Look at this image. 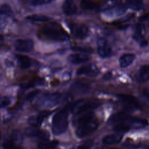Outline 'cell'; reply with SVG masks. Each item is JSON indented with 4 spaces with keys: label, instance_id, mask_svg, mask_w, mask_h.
Returning a JSON list of instances; mask_svg holds the SVG:
<instances>
[{
    "label": "cell",
    "instance_id": "6da1fadb",
    "mask_svg": "<svg viewBox=\"0 0 149 149\" xmlns=\"http://www.w3.org/2000/svg\"><path fill=\"white\" fill-rule=\"evenodd\" d=\"M69 108L65 107L57 112L52 121V131L55 135L63 133L68 126V111Z\"/></svg>",
    "mask_w": 149,
    "mask_h": 149
},
{
    "label": "cell",
    "instance_id": "7a4b0ae2",
    "mask_svg": "<svg viewBox=\"0 0 149 149\" xmlns=\"http://www.w3.org/2000/svg\"><path fill=\"white\" fill-rule=\"evenodd\" d=\"M62 100V95L58 93L46 94L40 97L36 105L38 108H51L58 105Z\"/></svg>",
    "mask_w": 149,
    "mask_h": 149
},
{
    "label": "cell",
    "instance_id": "3957f363",
    "mask_svg": "<svg viewBox=\"0 0 149 149\" xmlns=\"http://www.w3.org/2000/svg\"><path fill=\"white\" fill-rule=\"evenodd\" d=\"M42 34L48 38L55 41H63L67 39V34L58 26L46 25L42 29Z\"/></svg>",
    "mask_w": 149,
    "mask_h": 149
},
{
    "label": "cell",
    "instance_id": "277c9868",
    "mask_svg": "<svg viewBox=\"0 0 149 149\" xmlns=\"http://www.w3.org/2000/svg\"><path fill=\"white\" fill-rule=\"evenodd\" d=\"M100 105V103L96 101L80 100L75 102L71 107L70 109L74 115H78L85 112H89L90 110L94 109Z\"/></svg>",
    "mask_w": 149,
    "mask_h": 149
},
{
    "label": "cell",
    "instance_id": "5b68a950",
    "mask_svg": "<svg viewBox=\"0 0 149 149\" xmlns=\"http://www.w3.org/2000/svg\"><path fill=\"white\" fill-rule=\"evenodd\" d=\"M98 126L95 120H91L78 126L76 130V134L79 138H84L94 132Z\"/></svg>",
    "mask_w": 149,
    "mask_h": 149
},
{
    "label": "cell",
    "instance_id": "8992f818",
    "mask_svg": "<svg viewBox=\"0 0 149 149\" xmlns=\"http://www.w3.org/2000/svg\"><path fill=\"white\" fill-rule=\"evenodd\" d=\"M14 46L17 51L29 52L33 49L34 42L30 39H20L15 42Z\"/></svg>",
    "mask_w": 149,
    "mask_h": 149
},
{
    "label": "cell",
    "instance_id": "52a82bcc",
    "mask_svg": "<svg viewBox=\"0 0 149 149\" xmlns=\"http://www.w3.org/2000/svg\"><path fill=\"white\" fill-rule=\"evenodd\" d=\"M118 97L122 104L126 106L128 108L137 109L140 106L138 100L133 95L127 94H119L118 95Z\"/></svg>",
    "mask_w": 149,
    "mask_h": 149
},
{
    "label": "cell",
    "instance_id": "ba28073f",
    "mask_svg": "<svg viewBox=\"0 0 149 149\" xmlns=\"http://www.w3.org/2000/svg\"><path fill=\"white\" fill-rule=\"evenodd\" d=\"M146 33L145 27L143 24H137L134 27V33L133 38L137 41L141 47L147 46L148 44L147 41L144 38V36Z\"/></svg>",
    "mask_w": 149,
    "mask_h": 149
},
{
    "label": "cell",
    "instance_id": "9c48e42d",
    "mask_svg": "<svg viewBox=\"0 0 149 149\" xmlns=\"http://www.w3.org/2000/svg\"><path fill=\"white\" fill-rule=\"evenodd\" d=\"M100 70L95 65L91 64L79 68L76 71V74L95 77L98 74Z\"/></svg>",
    "mask_w": 149,
    "mask_h": 149
},
{
    "label": "cell",
    "instance_id": "30bf717a",
    "mask_svg": "<svg viewBox=\"0 0 149 149\" xmlns=\"http://www.w3.org/2000/svg\"><path fill=\"white\" fill-rule=\"evenodd\" d=\"M25 134L28 137H37L42 140H47L49 139V134L47 132L38 129L36 127L27 128Z\"/></svg>",
    "mask_w": 149,
    "mask_h": 149
},
{
    "label": "cell",
    "instance_id": "8fae6325",
    "mask_svg": "<svg viewBox=\"0 0 149 149\" xmlns=\"http://www.w3.org/2000/svg\"><path fill=\"white\" fill-rule=\"evenodd\" d=\"M98 53L101 57L108 58L111 56L112 49L105 39L100 38L98 40Z\"/></svg>",
    "mask_w": 149,
    "mask_h": 149
},
{
    "label": "cell",
    "instance_id": "7c38bea8",
    "mask_svg": "<svg viewBox=\"0 0 149 149\" xmlns=\"http://www.w3.org/2000/svg\"><path fill=\"white\" fill-rule=\"evenodd\" d=\"M72 31L76 38L78 39H84L86 38L89 33V29L86 24L76 25L72 27Z\"/></svg>",
    "mask_w": 149,
    "mask_h": 149
},
{
    "label": "cell",
    "instance_id": "4fadbf2b",
    "mask_svg": "<svg viewBox=\"0 0 149 149\" xmlns=\"http://www.w3.org/2000/svg\"><path fill=\"white\" fill-rule=\"evenodd\" d=\"M51 112L47 111H44L40 113L38 115H33L30 116L28 119V123L29 125L33 127H38L41 125L43 120L46 118Z\"/></svg>",
    "mask_w": 149,
    "mask_h": 149
},
{
    "label": "cell",
    "instance_id": "5bb4252c",
    "mask_svg": "<svg viewBox=\"0 0 149 149\" xmlns=\"http://www.w3.org/2000/svg\"><path fill=\"white\" fill-rule=\"evenodd\" d=\"M130 115L125 112H117L113 114L109 117L108 120V123L109 125H116L118 123H122L123 122H126L130 118Z\"/></svg>",
    "mask_w": 149,
    "mask_h": 149
},
{
    "label": "cell",
    "instance_id": "9a60e30c",
    "mask_svg": "<svg viewBox=\"0 0 149 149\" xmlns=\"http://www.w3.org/2000/svg\"><path fill=\"white\" fill-rule=\"evenodd\" d=\"M90 59V56L84 54H74L70 55L68 58V61L74 65H77L86 62Z\"/></svg>",
    "mask_w": 149,
    "mask_h": 149
},
{
    "label": "cell",
    "instance_id": "2e32d148",
    "mask_svg": "<svg viewBox=\"0 0 149 149\" xmlns=\"http://www.w3.org/2000/svg\"><path fill=\"white\" fill-rule=\"evenodd\" d=\"M62 9L66 15H74L77 11V6L74 0H64Z\"/></svg>",
    "mask_w": 149,
    "mask_h": 149
},
{
    "label": "cell",
    "instance_id": "e0dca14e",
    "mask_svg": "<svg viewBox=\"0 0 149 149\" xmlns=\"http://www.w3.org/2000/svg\"><path fill=\"white\" fill-rule=\"evenodd\" d=\"M78 117L76 116V118L74 119L73 124L79 126L81 125L92 120L94 117V114L91 112H87L78 115Z\"/></svg>",
    "mask_w": 149,
    "mask_h": 149
},
{
    "label": "cell",
    "instance_id": "ac0fdd59",
    "mask_svg": "<svg viewBox=\"0 0 149 149\" xmlns=\"http://www.w3.org/2000/svg\"><path fill=\"white\" fill-rule=\"evenodd\" d=\"M136 77L139 82H146L149 80V65L142 66L137 72Z\"/></svg>",
    "mask_w": 149,
    "mask_h": 149
},
{
    "label": "cell",
    "instance_id": "d6986e66",
    "mask_svg": "<svg viewBox=\"0 0 149 149\" xmlns=\"http://www.w3.org/2000/svg\"><path fill=\"white\" fill-rule=\"evenodd\" d=\"M126 122L131 127H133L136 129L142 128L148 125V122L146 119L132 116H130Z\"/></svg>",
    "mask_w": 149,
    "mask_h": 149
},
{
    "label": "cell",
    "instance_id": "ffe728a7",
    "mask_svg": "<svg viewBox=\"0 0 149 149\" xmlns=\"http://www.w3.org/2000/svg\"><path fill=\"white\" fill-rule=\"evenodd\" d=\"M126 10V5H119L108 9L105 14L109 16H117L123 14Z\"/></svg>",
    "mask_w": 149,
    "mask_h": 149
},
{
    "label": "cell",
    "instance_id": "44dd1931",
    "mask_svg": "<svg viewBox=\"0 0 149 149\" xmlns=\"http://www.w3.org/2000/svg\"><path fill=\"white\" fill-rule=\"evenodd\" d=\"M135 58V55L133 54H125L122 55L119 60L120 66L125 68L131 65Z\"/></svg>",
    "mask_w": 149,
    "mask_h": 149
},
{
    "label": "cell",
    "instance_id": "7402d4cb",
    "mask_svg": "<svg viewBox=\"0 0 149 149\" xmlns=\"http://www.w3.org/2000/svg\"><path fill=\"white\" fill-rule=\"evenodd\" d=\"M122 139V134H112L105 136L102 139V142L106 144H113L119 143Z\"/></svg>",
    "mask_w": 149,
    "mask_h": 149
},
{
    "label": "cell",
    "instance_id": "603a6c76",
    "mask_svg": "<svg viewBox=\"0 0 149 149\" xmlns=\"http://www.w3.org/2000/svg\"><path fill=\"white\" fill-rule=\"evenodd\" d=\"M17 59L22 68H23V69L29 68L31 65V59H30L29 57L26 55H17Z\"/></svg>",
    "mask_w": 149,
    "mask_h": 149
},
{
    "label": "cell",
    "instance_id": "cb8c5ba5",
    "mask_svg": "<svg viewBox=\"0 0 149 149\" xmlns=\"http://www.w3.org/2000/svg\"><path fill=\"white\" fill-rule=\"evenodd\" d=\"M88 87L86 84H84L83 83L76 82L72 85L71 88L72 89V91L75 93H81L86 92L88 90Z\"/></svg>",
    "mask_w": 149,
    "mask_h": 149
},
{
    "label": "cell",
    "instance_id": "d4e9b609",
    "mask_svg": "<svg viewBox=\"0 0 149 149\" xmlns=\"http://www.w3.org/2000/svg\"><path fill=\"white\" fill-rule=\"evenodd\" d=\"M97 6V3L91 0H81L80 2V6L83 10H93Z\"/></svg>",
    "mask_w": 149,
    "mask_h": 149
},
{
    "label": "cell",
    "instance_id": "484cf974",
    "mask_svg": "<svg viewBox=\"0 0 149 149\" xmlns=\"http://www.w3.org/2000/svg\"><path fill=\"white\" fill-rule=\"evenodd\" d=\"M29 20L34 22H45L50 20V18L48 16L42 15H33L29 16L27 17Z\"/></svg>",
    "mask_w": 149,
    "mask_h": 149
},
{
    "label": "cell",
    "instance_id": "4316f807",
    "mask_svg": "<svg viewBox=\"0 0 149 149\" xmlns=\"http://www.w3.org/2000/svg\"><path fill=\"white\" fill-rule=\"evenodd\" d=\"M131 129V127L128 124H125L123 122L116 124L113 128L115 132L118 133H125L129 131Z\"/></svg>",
    "mask_w": 149,
    "mask_h": 149
},
{
    "label": "cell",
    "instance_id": "83f0119b",
    "mask_svg": "<svg viewBox=\"0 0 149 149\" xmlns=\"http://www.w3.org/2000/svg\"><path fill=\"white\" fill-rule=\"evenodd\" d=\"M127 3L128 6L135 10H139L142 7L141 0H127Z\"/></svg>",
    "mask_w": 149,
    "mask_h": 149
},
{
    "label": "cell",
    "instance_id": "f1b7e54d",
    "mask_svg": "<svg viewBox=\"0 0 149 149\" xmlns=\"http://www.w3.org/2000/svg\"><path fill=\"white\" fill-rule=\"evenodd\" d=\"M57 141H51L49 143H40L38 144V149H54L57 145Z\"/></svg>",
    "mask_w": 149,
    "mask_h": 149
},
{
    "label": "cell",
    "instance_id": "f546056e",
    "mask_svg": "<svg viewBox=\"0 0 149 149\" xmlns=\"http://www.w3.org/2000/svg\"><path fill=\"white\" fill-rule=\"evenodd\" d=\"M0 13L7 16L12 15V11L10 7L6 4H3L0 6Z\"/></svg>",
    "mask_w": 149,
    "mask_h": 149
},
{
    "label": "cell",
    "instance_id": "4dcf8cb0",
    "mask_svg": "<svg viewBox=\"0 0 149 149\" xmlns=\"http://www.w3.org/2000/svg\"><path fill=\"white\" fill-rule=\"evenodd\" d=\"M15 142L13 139H8L5 140L2 144L3 149H15Z\"/></svg>",
    "mask_w": 149,
    "mask_h": 149
},
{
    "label": "cell",
    "instance_id": "1f68e13d",
    "mask_svg": "<svg viewBox=\"0 0 149 149\" xmlns=\"http://www.w3.org/2000/svg\"><path fill=\"white\" fill-rule=\"evenodd\" d=\"M72 49L75 51H80L84 53H92L93 52V49L87 47H81V46H75L72 48Z\"/></svg>",
    "mask_w": 149,
    "mask_h": 149
},
{
    "label": "cell",
    "instance_id": "d6a6232c",
    "mask_svg": "<svg viewBox=\"0 0 149 149\" xmlns=\"http://www.w3.org/2000/svg\"><path fill=\"white\" fill-rule=\"evenodd\" d=\"M10 102L11 100L8 97L0 96V108L6 107L10 104Z\"/></svg>",
    "mask_w": 149,
    "mask_h": 149
},
{
    "label": "cell",
    "instance_id": "836d02e7",
    "mask_svg": "<svg viewBox=\"0 0 149 149\" xmlns=\"http://www.w3.org/2000/svg\"><path fill=\"white\" fill-rule=\"evenodd\" d=\"M53 0H30V4L33 6H40L51 2Z\"/></svg>",
    "mask_w": 149,
    "mask_h": 149
},
{
    "label": "cell",
    "instance_id": "e575fe53",
    "mask_svg": "<svg viewBox=\"0 0 149 149\" xmlns=\"http://www.w3.org/2000/svg\"><path fill=\"white\" fill-rule=\"evenodd\" d=\"M93 145V141L92 140H87L80 145L78 149H90Z\"/></svg>",
    "mask_w": 149,
    "mask_h": 149
},
{
    "label": "cell",
    "instance_id": "d590c367",
    "mask_svg": "<svg viewBox=\"0 0 149 149\" xmlns=\"http://www.w3.org/2000/svg\"><path fill=\"white\" fill-rule=\"evenodd\" d=\"M38 93H39V90H35V91L29 93L27 95V97H26L27 100H33L36 97V96L38 94Z\"/></svg>",
    "mask_w": 149,
    "mask_h": 149
},
{
    "label": "cell",
    "instance_id": "8d00e7d4",
    "mask_svg": "<svg viewBox=\"0 0 149 149\" xmlns=\"http://www.w3.org/2000/svg\"><path fill=\"white\" fill-rule=\"evenodd\" d=\"M126 146V147H128V148H137L139 147V145L137 144H126V145H125Z\"/></svg>",
    "mask_w": 149,
    "mask_h": 149
},
{
    "label": "cell",
    "instance_id": "74e56055",
    "mask_svg": "<svg viewBox=\"0 0 149 149\" xmlns=\"http://www.w3.org/2000/svg\"><path fill=\"white\" fill-rule=\"evenodd\" d=\"M111 76H112V73L111 72H108L107 73H105L104 76H103V78L105 79V80H108L111 77Z\"/></svg>",
    "mask_w": 149,
    "mask_h": 149
},
{
    "label": "cell",
    "instance_id": "f35d334b",
    "mask_svg": "<svg viewBox=\"0 0 149 149\" xmlns=\"http://www.w3.org/2000/svg\"><path fill=\"white\" fill-rule=\"evenodd\" d=\"M3 41H4L3 37L1 34H0V45L3 42Z\"/></svg>",
    "mask_w": 149,
    "mask_h": 149
},
{
    "label": "cell",
    "instance_id": "ab89813d",
    "mask_svg": "<svg viewBox=\"0 0 149 149\" xmlns=\"http://www.w3.org/2000/svg\"><path fill=\"white\" fill-rule=\"evenodd\" d=\"M146 98L148 100V101H149V93H146Z\"/></svg>",
    "mask_w": 149,
    "mask_h": 149
},
{
    "label": "cell",
    "instance_id": "60d3db41",
    "mask_svg": "<svg viewBox=\"0 0 149 149\" xmlns=\"http://www.w3.org/2000/svg\"><path fill=\"white\" fill-rule=\"evenodd\" d=\"M111 149H118V148H111Z\"/></svg>",
    "mask_w": 149,
    "mask_h": 149
},
{
    "label": "cell",
    "instance_id": "b9f144b4",
    "mask_svg": "<svg viewBox=\"0 0 149 149\" xmlns=\"http://www.w3.org/2000/svg\"><path fill=\"white\" fill-rule=\"evenodd\" d=\"M16 149H20V148H16Z\"/></svg>",
    "mask_w": 149,
    "mask_h": 149
},
{
    "label": "cell",
    "instance_id": "7bdbcfd3",
    "mask_svg": "<svg viewBox=\"0 0 149 149\" xmlns=\"http://www.w3.org/2000/svg\"><path fill=\"white\" fill-rule=\"evenodd\" d=\"M0 136H1V132H0Z\"/></svg>",
    "mask_w": 149,
    "mask_h": 149
}]
</instances>
